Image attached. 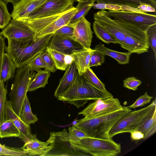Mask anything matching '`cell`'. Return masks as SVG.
<instances>
[{"label":"cell","instance_id":"16","mask_svg":"<svg viewBox=\"0 0 156 156\" xmlns=\"http://www.w3.org/2000/svg\"><path fill=\"white\" fill-rule=\"evenodd\" d=\"M5 120H10L18 129L21 135V139L24 142L32 135L30 126L24 122L15 113L12 108L9 100H6V102Z\"/></svg>","mask_w":156,"mask_h":156},{"label":"cell","instance_id":"21","mask_svg":"<svg viewBox=\"0 0 156 156\" xmlns=\"http://www.w3.org/2000/svg\"><path fill=\"white\" fill-rule=\"evenodd\" d=\"M69 132L64 129L61 132H52L55 138L63 142L68 143L76 141L82 138L89 137L80 129L73 125L68 129Z\"/></svg>","mask_w":156,"mask_h":156},{"label":"cell","instance_id":"32","mask_svg":"<svg viewBox=\"0 0 156 156\" xmlns=\"http://www.w3.org/2000/svg\"><path fill=\"white\" fill-rule=\"evenodd\" d=\"M83 74L93 86L106 93L111 94L106 90L104 84L98 78L90 68H88Z\"/></svg>","mask_w":156,"mask_h":156},{"label":"cell","instance_id":"35","mask_svg":"<svg viewBox=\"0 0 156 156\" xmlns=\"http://www.w3.org/2000/svg\"><path fill=\"white\" fill-rule=\"evenodd\" d=\"M26 156L24 151L21 148L9 147L0 144V156Z\"/></svg>","mask_w":156,"mask_h":156},{"label":"cell","instance_id":"44","mask_svg":"<svg viewBox=\"0 0 156 156\" xmlns=\"http://www.w3.org/2000/svg\"><path fill=\"white\" fill-rule=\"evenodd\" d=\"M130 136L133 140H137L144 139V135L140 131L135 130L131 132Z\"/></svg>","mask_w":156,"mask_h":156},{"label":"cell","instance_id":"27","mask_svg":"<svg viewBox=\"0 0 156 156\" xmlns=\"http://www.w3.org/2000/svg\"><path fill=\"white\" fill-rule=\"evenodd\" d=\"M135 130L143 133L144 139H146L153 135L156 131V111Z\"/></svg>","mask_w":156,"mask_h":156},{"label":"cell","instance_id":"22","mask_svg":"<svg viewBox=\"0 0 156 156\" xmlns=\"http://www.w3.org/2000/svg\"><path fill=\"white\" fill-rule=\"evenodd\" d=\"M94 49L105 55L109 56L117 61L120 64H126L129 62L130 57L132 54L129 52H122L110 49L100 42L96 45Z\"/></svg>","mask_w":156,"mask_h":156},{"label":"cell","instance_id":"13","mask_svg":"<svg viewBox=\"0 0 156 156\" xmlns=\"http://www.w3.org/2000/svg\"><path fill=\"white\" fill-rule=\"evenodd\" d=\"M55 137L52 132L50 136L45 142L39 140L36 134L32 135L29 139L24 142V144L21 148L27 156H46L53 148Z\"/></svg>","mask_w":156,"mask_h":156},{"label":"cell","instance_id":"41","mask_svg":"<svg viewBox=\"0 0 156 156\" xmlns=\"http://www.w3.org/2000/svg\"><path fill=\"white\" fill-rule=\"evenodd\" d=\"M44 60L45 67L44 70L52 73H54L56 70L54 62L50 55L46 51L41 54Z\"/></svg>","mask_w":156,"mask_h":156},{"label":"cell","instance_id":"38","mask_svg":"<svg viewBox=\"0 0 156 156\" xmlns=\"http://www.w3.org/2000/svg\"><path fill=\"white\" fill-rule=\"evenodd\" d=\"M105 55L94 49L92 51L89 66V68L101 65L105 61Z\"/></svg>","mask_w":156,"mask_h":156},{"label":"cell","instance_id":"14","mask_svg":"<svg viewBox=\"0 0 156 156\" xmlns=\"http://www.w3.org/2000/svg\"><path fill=\"white\" fill-rule=\"evenodd\" d=\"M48 46L66 55L69 56L75 51L83 48L74 39L54 34Z\"/></svg>","mask_w":156,"mask_h":156},{"label":"cell","instance_id":"46","mask_svg":"<svg viewBox=\"0 0 156 156\" xmlns=\"http://www.w3.org/2000/svg\"><path fill=\"white\" fill-rule=\"evenodd\" d=\"M7 4L10 2L12 3L13 5L17 2L19 0H1Z\"/></svg>","mask_w":156,"mask_h":156},{"label":"cell","instance_id":"45","mask_svg":"<svg viewBox=\"0 0 156 156\" xmlns=\"http://www.w3.org/2000/svg\"><path fill=\"white\" fill-rule=\"evenodd\" d=\"M139 9L145 12H156V9L152 6L147 5H140Z\"/></svg>","mask_w":156,"mask_h":156},{"label":"cell","instance_id":"4","mask_svg":"<svg viewBox=\"0 0 156 156\" xmlns=\"http://www.w3.org/2000/svg\"><path fill=\"white\" fill-rule=\"evenodd\" d=\"M69 144L74 149L94 156H116L121 152L120 144L110 138L87 137Z\"/></svg>","mask_w":156,"mask_h":156},{"label":"cell","instance_id":"1","mask_svg":"<svg viewBox=\"0 0 156 156\" xmlns=\"http://www.w3.org/2000/svg\"><path fill=\"white\" fill-rule=\"evenodd\" d=\"M113 97L90 84L83 74L79 73L69 89L59 96L58 100L73 105L79 108L83 107L88 101Z\"/></svg>","mask_w":156,"mask_h":156},{"label":"cell","instance_id":"23","mask_svg":"<svg viewBox=\"0 0 156 156\" xmlns=\"http://www.w3.org/2000/svg\"><path fill=\"white\" fill-rule=\"evenodd\" d=\"M97 3H103L127 6L138 8L143 5H150L156 9L155 0H95Z\"/></svg>","mask_w":156,"mask_h":156},{"label":"cell","instance_id":"7","mask_svg":"<svg viewBox=\"0 0 156 156\" xmlns=\"http://www.w3.org/2000/svg\"><path fill=\"white\" fill-rule=\"evenodd\" d=\"M105 12L116 21L131 25L145 31L150 27L156 24V15L146 12L105 10Z\"/></svg>","mask_w":156,"mask_h":156},{"label":"cell","instance_id":"36","mask_svg":"<svg viewBox=\"0 0 156 156\" xmlns=\"http://www.w3.org/2000/svg\"><path fill=\"white\" fill-rule=\"evenodd\" d=\"M148 45L152 48L156 59V24L150 27L147 31Z\"/></svg>","mask_w":156,"mask_h":156},{"label":"cell","instance_id":"3","mask_svg":"<svg viewBox=\"0 0 156 156\" xmlns=\"http://www.w3.org/2000/svg\"><path fill=\"white\" fill-rule=\"evenodd\" d=\"M128 106H122L120 109L99 117L78 120L73 125L88 136L102 139L109 138V131L117 121L130 111Z\"/></svg>","mask_w":156,"mask_h":156},{"label":"cell","instance_id":"30","mask_svg":"<svg viewBox=\"0 0 156 156\" xmlns=\"http://www.w3.org/2000/svg\"><path fill=\"white\" fill-rule=\"evenodd\" d=\"M45 51L51 56L53 59L57 69L66 70L69 65L66 60V55L47 46Z\"/></svg>","mask_w":156,"mask_h":156},{"label":"cell","instance_id":"9","mask_svg":"<svg viewBox=\"0 0 156 156\" xmlns=\"http://www.w3.org/2000/svg\"><path fill=\"white\" fill-rule=\"evenodd\" d=\"M122 107L119 100L113 97L98 99L89 104L78 115H82L85 119H90L113 112Z\"/></svg>","mask_w":156,"mask_h":156},{"label":"cell","instance_id":"24","mask_svg":"<svg viewBox=\"0 0 156 156\" xmlns=\"http://www.w3.org/2000/svg\"><path fill=\"white\" fill-rule=\"evenodd\" d=\"M16 68L9 54L7 52L4 53L2 65L0 81L5 82L13 77Z\"/></svg>","mask_w":156,"mask_h":156},{"label":"cell","instance_id":"43","mask_svg":"<svg viewBox=\"0 0 156 156\" xmlns=\"http://www.w3.org/2000/svg\"><path fill=\"white\" fill-rule=\"evenodd\" d=\"M6 47L4 39L0 32V76L3 56Z\"/></svg>","mask_w":156,"mask_h":156},{"label":"cell","instance_id":"20","mask_svg":"<svg viewBox=\"0 0 156 156\" xmlns=\"http://www.w3.org/2000/svg\"><path fill=\"white\" fill-rule=\"evenodd\" d=\"M94 50L84 48L74 52L71 55L79 75H81L89 68L91 55Z\"/></svg>","mask_w":156,"mask_h":156},{"label":"cell","instance_id":"47","mask_svg":"<svg viewBox=\"0 0 156 156\" xmlns=\"http://www.w3.org/2000/svg\"><path fill=\"white\" fill-rule=\"evenodd\" d=\"M74 1H77L78 2H80V1H85L86 0H73Z\"/></svg>","mask_w":156,"mask_h":156},{"label":"cell","instance_id":"25","mask_svg":"<svg viewBox=\"0 0 156 156\" xmlns=\"http://www.w3.org/2000/svg\"><path fill=\"white\" fill-rule=\"evenodd\" d=\"M37 72L30 83L28 91H32L39 88H44L48 83V79L51 75V72L41 69Z\"/></svg>","mask_w":156,"mask_h":156},{"label":"cell","instance_id":"39","mask_svg":"<svg viewBox=\"0 0 156 156\" xmlns=\"http://www.w3.org/2000/svg\"><path fill=\"white\" fill-rule=\"evenodd\" d=\"M153 98V97L150 96L147 92H146L140 96L133 104L128 107L131 109L143 106L149 103Z\"/></svg>","mask_w":156,"mask_h":156},{"label":"cell","instance_id":"18","mask_svg":"<svg viewBox=\"0 0 156 156\" xmlns=\"http://www.w3.org/2000/svg\"><path fill=\"white\" fill-rule=\"evenodd\" d=\"M78 74L74 62L73 61L68 66L62 77L60 80L58 85L54 94L57 98L66 91L71 86Z\"/></svg>","mask_w":156,"mask_h":156},{"label":"cell","instance_id":"12","mask_svg":"<svg viewBox=\"0 0 156 156\" xmlns=\"http://www.w3.org/2000/svg\"><path fill=\"white\" fill-rule=\"evenodd\" d=\"M74 1L73 0H45L33 12L23 18L38 19L61 14L72 6Z\"/></svg>","mask_w":156,"mask_h":156},{"label":"cell","instance_id":"40","mask_svg":"<svg viewBox=\"0 0 156 156\" xmlns=\"http://www.w3.org/2000/svg\"><path fill=\"white\" fill-rule=\"evenodd\" d=\"M53 34L75 40L73 27L67 25L61 27L55 31Z\"/></svg>","mask_w":156,"mask_h":156},{"label":"cell","instance_id":"2","mask_svg":"<svg viewBox=\"0 0 156 156\" xmlns=\"http://www.w3.org/2000/svg\"><path fill=\"white\" fill-rule=\"evenodd\" d=\"M53 35L37 38L31 42H23L8 39L5 51L17 68L22 67L45 51Z\"/></svg>","mask_w":156,"mask_h":156},{"label":"cell","instance_id":"33","mask_svg":"<svg viewBox=\"0 0 156 156\" xmlns=\"http://www.w3.org/2000/svg\"><path fill=\"white\" fill-rule=\"evenodd\" d=\"M5 83L0 81V125L5 120V109L7 89Z\"/></svg>","mask_w":156,"mask_h":156},{"label":"cell","instance_id":"17","mask_svg":"<svg viewBox=\"0 0 156 156\" xmlns=\"http://www.w3.org/2000/svg\"><path fill=\"white\" fill-rule=\"evenodd\" d=\"M45 0H19L13 5L12 19L25 18L33 12Z\"/></svg>","mask_w":156,"mask_h":156},{"label":"cell","instance_id":"19","mask_svg":"<svg viewBox=\"0 0 156 156\" xmlns=\"http://www.w3.org/2000/svg\"><path fill=\"white\" fill-rule=\"evenodd\" d=\"M77 11L76 7L73 6L63 15L54 21L48 26L36 34V39L51 34L67 25L71 18Z\"/></svg>","mask_w":156,"mask_h":156},{"label":"cell","instance_id":"11","mask_svg":"<svg viewBox=\"0 0 156 156\" xmlns=\"http://www.w3.org/2000/svg\"><path fill=\"white\" fill-rule=\"evenodd\" d=\"M120 45L132 54H140L148 52L149 46L147 31L130 25V30Z\"/></svg>","mask_w":156,"mask_h":156},{"label":"cell","instance_id":"8","mask_svg":"<svg viewBox=\"0 0 156 156\" xmlns=\"http://www.w3.org/2000/svg\"><path fill=\"white\" fill-rule=\"evenodd\" d=\"M8 40L23 42H30L36 39V33L25 22L12 19L0 32Z\"/></svg>","mask_w":156,"mask_h":156},{"label":"cell","instance_id":"15","mask_svg":"<svg viewBox=\"0 0 156 156\" xmlns=\"http://www.w3.org/2000/svg\"><path fill=\"white\" fill-rule=\"evenodd\" d=\"M72 27L75 40L83 48H90L93 33L90 23L84 17Z\"/></svg>","mask_w":156,"mask_h":156},{"label":"cell","instance_id":"5","mask_svg":"<svg viewBox=\"0 0 156 156\" xmlns=\"http://www.w3.org/2000/svg\"><path fill=\"white\" fill-rule=\"evenodd\" d=\"M18 69L9 96L13 111L20 117L29 86L36 73L27 65Z\"/></svg>","mask_w":156,"mask_h":156},{"label":"cell","instance_id":"10","mask_svg":"<svg viewBox=\"0 0 156 156\" xmlns=\"http://www.w3.org/2000/svg\"><path fill=\"white\" fill-rule=\"evenodd\" d=\"M94 22L105 30L112 35L120 45L129 31V24L118 22L112 19L105 12V10H101L94 15Z\"/></svg>","mask_w":156,"mask_h":156},{"label":"cell","instance_id":"26","mask_svg":"<svg viewBox=\"0 0 156 156\" xmlns=\"http://www.w3.org/2000/svg\"><path fill=\"white\" fill-rule=\"evenodd\" d=\"M95 0H86L78 2L76 8L77 11L70 20L67 25L72 26L87 14L92 7L91 4Z\"/></svg>","mask_w":156,"mask_h":156},{"label":"cell","instance_id":"34","mask_svg":"<svg viewBox=\"0 0 156 156\" xmlns=\"http://www.w3.org/2000/svg\"><path fill=\"white\" fill-rule=\"evenodd\" d=\"M7 4L0 0V28H4L9 23L11 16L8 12Z\"/></svg>","mask_w":156,"mask_h":156},{"label":"cell","instance_id":"28","mask_svg":"<svg viewBox=\"0 0 156 156\" xmlns=\"http://www.w3.org/2000/svg\"><path fill=\"white\" fill-rule=\"evenodd\" d=\"M18 137L21 139L20 132L9 120H5L0 125V137Z\"/></svg>","mask_w":156,"mask_h":156},{"label":"cell","instance_id":"6","mask_svg":"<svg viewBox=\"0 0 156 156\" xmlns=\"http://www.w3.org/2000/svg\"><path fill=\"white\" fill-rule=\"evenodd\" d=\"M155 99L147 106L139 110H131L120 117L109 131L108 137L112 138L116 135L124 133H130L140 125L146 115L155 105Z\"/></svg>","mask_w":156,"mask_h":156},{"label":"cell","instance_id":"37","mask_svg":"<svg viewBox=\"0 0 156 156\" xmlns=\"http://www.w3.org/2000/svg\"><path fill=\"white\" fill-rule=\"evenodd\" d=\"M27 65L29 66L30 70L37 72L41 68L44 69L45 67V64L41 54L37 55L29 62Z\"/></svg>","mask_w":156,"mask_h":156},{"label":"cell","instance_id":"31","mask_svg":"<svg viewBox=\"0 0 156 156\" xmlns=\"http://www.w3.org/2000/svg\"><path fill=\"white\" fill-rule=\"evenodd\" d=\"M93 29L96 37L106 44H119L118 41L105 30L96 23H93Z\"/></svg>","mask_w":156,"mask_h":156},{"label":"cell","instance_id":"42","mask_svg":"<svg viewBox=\"0 0 156 156\" xmlns=\"http://www.w3.org/2000/svg\"><path fill=\"white\" fill-rule=\"evenodd\" d=\"M142 83L139 80L133 76L129 77L123 80V86L129 90H136Z\"/></svg>","mask_w":156,"mask_h":156},{"label":"cell","instance_id":"29","mask_svg":"<svg viewBox=\"0 0 156 156\" xmlns=\"http://www.w3.org/2000/svg\"><path fill=\"white\" fill-rule=\"evenodd\" d=\"M20 117L24 122L29 126L31 124H34L38 120L37 115L32 112L27 95L23 102Z\"/></svg>","mask_w":156,"mask_h":156}]
</instances>
